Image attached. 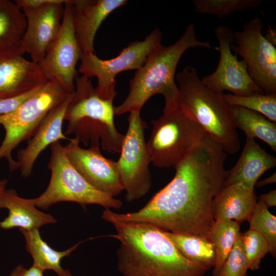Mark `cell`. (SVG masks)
Here are the masks:
<instances>
[{"mask_svg": "<svg viewBox=\"0 0 276 276\" xmlns=\"http://www.w3.org/2000/svg\"><path fill=\"white\" fill-rule=\"evenodd\" d=\"M80 143L75 137L64 146L71 163L96 190L113 198L119 195L124 188L117 162L104 157L100 147L84 149Z\"/></svg>", "mask_w": 276, "mask_h": 276, "instance_id": "obj_14", "label": "cell"}, {"mask_svg": "<svg viewBox=\"0 0 276 276\" xmlns=\"http://www.w3.org/2000/svg\"><path fill=\"white\" fill-rule=\"evenodd\" d=\"M276 165V158L258 144L255 139L246 137V142L239 160L227 170L225 185L241 184L254 190L259 177Z\"/></svg>", "mask_w": 276, "mask_h": 276, "instance_id": "obj_19", "label": "cell"}, {"mask_svg": "<svg viewBox=\"0 0 276 276\" xmlns=\"http://www.w3.org/2000/svg\"><path fill=\"white\" fill-rule=\"evenodd\" d=\"M276 181V174L275 173H274L271 176L267 177L266 178L260 181H257L255 186L258 187L268 185L269 184H272L275 183Z\"/></svg>", "mask_w": 276, "mask_h": 276, "instance_id": "obj_35", "label": "cell"}, {"mask_svg": "<svg viewBox=\"0 0 276 276\" xmlns=\"http://www.w3.org/2000/svg\"><path fill=\"white\" fill-rule=\"evenodd\" d=\"M125 0H72L74 28L82 53H95L96 33L106 18Z\"/></svg>", "mask_w": 276, "mask_h": 276, "instance_id": "obj_18", "label": "cell"}, {"mask_svg": "<svg viewBox=\"0 0 276 276\" xmlns=\"http://www.w3.org/2000/svg\"><path fill=\"white\" fill-rule=\"evenodd\" d=\"M240 230V223L234 220L215 221L208 235V238L213 243L215 250L213 276H219L224 263L241 233Z\"/></svg>", "mask_w": 276, "mask_h": 276, "instance_id": "obj_26", "label": "cell"}, {"mask_svg": "<svg viewBox=\"0 0 276 276\" xmlns=\"http://www.w3.org/2000/svg\"><path fill=\"white\" fill-rule=\"evenodd\" d=\"M237 128L246 137L258 138L276 151V124L262 114L239 106H231Z\"/></svg>", "mask_w": 276, "mask_h": 276, "instance_id": "obj_24", "label": "cell"}, {"mask_svg": "<svg viewBox=\"0 0 276 276\" xmlns=\"http://www.w3.org/2000/svg\"><path fill=\"white\" fill-rule=\"evenodd\" d=\"M262 0H194L196 12L222 18L235 12H241L260 6Z\"/></svg>", "mask_w": 276, "mask_h": 276, "instance_id": "obj_28", "label": "cell"}, {"mask_svg": "<svg viewBox=\"0 0 276 276\" xmlns=\"http://www.w3.org/2000/svg\"><path fill=\"white\" fill-rule=\"evenodd\" d=\"M73 94H69L62 103L47 114L27 146L18 151L17 162L22 177L27 178L31 174L38 156L48 146L60 140H70L62 132V127Z\"/></svg>", "mask_w": 276, "mask_h": 276, "instance_id": "obj_16", "label": "cell"}, {"mask_svg": "<svg viewBox=\"0 0 276 276\" xmlns=\"http://www.w3.org/2000/svg\"><path fill=\"white\" fill-rule=\"evenodd\" d=\"M163 231L185 258L211 268L214 267L216 257L215 247L208 237Z\"/></svg>", "mask_w": 276, "mask_h": 276, "instance_id": "obj_25", "label": "cell"}, {"mask_svg": "<svg viewBox=\"0 0 276 276\" xmlns=\"http://www.w3.org/2000/svg\"><path fill=\"white\" fill-rule=\"evenodd\" d=\"M243 249L248 269L258 270L262 259L269 253V246L266 239L259 233L249 229L240 234Z\"/></svg>", "mask_w": 276, "mask_h": 276, "instance_id": "obj_30", "label": "cell"}, {"mask_svg": "<svg viewBox=\"0 0 276 276\" xmlns=\"http://www.w3.org/2000/svg\"><path fill=\"white\" fill-rule=\"evenodd\" d=\"M204 48L218 50L208 41L198 40L194 25L187 26L182 36L173 44L157 47L144 64L129 81V91L124 101L114 107V114L140 111L146 102L156 94L165 100L163 111L178 106L179 90L175 82L176 70L183 54L189 49Z\"/></svg>", "mask_w": 276, "mask_h": 276, "instance_id": "obj_3", "label": "cell"}, {"mask_svg": "<svg viewBox=\"0 0 276 276\" xmlns=\"http://www.w3.org/2000/svg\"><path fill=\"white\" fill-rule=\"evenodd\" d=\"M259 200L262 201L268 208L275 206L276 205L275 190L261 195L259 197Z\"/></svg>", "mask_w": 276, "mask_h": 276, "instance_id": "obj_34", "label": "cell"}, {"mask_svg": "<svg viewBox=\"0 0 276 276\" xmlns=\"http://www.w3.org/2000/svg\"><path fill=\"white\" fill-rule=\"evenodd\" d=\"M175 78L178 84V106L226 153H237L240 148L237 128L231 107L223 100L221 95L206 87L194 67L187 66Z\"/></svg>", "mask_w": 276, "mask_h": 276, "instance_id": "obj_5", "label": "cell"}, {"mask_svg": "<svg viewBox=\"0 0 276 276\" xmlns=\"http://www.w3.org/2000/svg\"><path fill=\"white\" fill-rule=\"evenodd\" d=\"M19 230L24 236L26 250L33 258V265L43 271L45 270H54L58 276H72L70 271L61 267V261L64 257L69 256L84 241L78 242L65 250L60 251L51 247L42 239L38 229Z\"/></svg>", "mask_w": 276, "mask_h": 276, "instance_id": "obj_23", "label": "cell"}, {"mask_svg": "<svg viewBox=\"0 0 276 276\" xmlns=\"http://www.w3.org/2000/svg\"><path fill=\"white\" fill-rule=\"evenodd\" d=\"M264 35L265 37L270 42L274 45V43L275 44V33L272 29L269 28L267 33Z\"/></svg>", "mask_w": 276, "mask_h": 276, "instance_id": "obj_36", "label": "cell"}, {"mask_svg": "<svg viewBox=\"0 0 276 276\" xmlns=\"http://www.w3.org/2000/svg\"><path fill=\"white\" fill-rule=\"evenodd\" d=\"M48 81L38 65L23 55L0 54V99L23 95Z\"/></svg>", "mask_w": 276, "mask_h": 276, "instance_id": "obj_17", "label": "cell"}, {"mask_svg": "<svg viewBox=\"0 0 276 276\" xmlns=\"http://www.w3.org/2000/svg\"><path fill=\"white\" fill-rule=\"evenodd\" d=\"M7 180L3 179L0 180V199L4 192L6 190V187L7 185Z\"/></svg>", "mask_w": 276, "mask_h": 276, "instance_id": "obj_37", "label": "cell"}, {"mask_svg": "<svg viewBox=\"0 0 276 276\" xmlns=\"http://www.w3.org/2000/svg\"><path fill=\"white\" fill-rule=\"evenodd\" d=\"M151 121L153 127L146 142L152 164L174 167L200 142L205 134L201 126L180 106L163 111Z\"/></svg>", "mask_w": 276, "mask_h": 276, "instance_id": "obj_6", "label": "cell"}, {"mask_svg": "<svg viewBox=\"0 0 276 276\" xmlns=\"http://www.w3.org/2000/svg\"><path fill=\"white\" fill-rule=\"evenodd\" d=\"M26 25L25 14L14 1L0 0V54H21Z\"/></svg>", "mask_w": 276, "mask_h": 276, "instance_id": "obj_22", "label": "cell"}, {"mask_svg": "<svg viewBox=\"0 0 276 276\" xmlns=\"http://www.w3.org/2000/svg\"><path fill=\"white\" fill-rule=\"evenodd\" d=\"M240 234L224 263L219 276H246L248 267Z\"/></svg>", "mask_w": 276, "mask_h": 276, "instance_id": "obj_31", "label": "cell"}, {"mask_svg": "<svg viewBox=\"0 0 276 276\" xmlns=\"http://www.w3.org/2000/svg\"><path fill=\"white\" fill-rule=\"evenodd\" d=\"M2 208L9 211L8 216L0 222V227L4 229L19 227L30 231L56 222L52 215L38 210L31 199L19 197L12 189L5 190L2 194L0 209Z\"/></svg>", "mask_w": 276, "mask_h": 276, "instance_id": "obj_21", "label": "cell"}, {"mask_svg": "<svg viewBox=\"0 0 276 276\" xmlns=\"http://www.w3.org/2000/svg\"><path fill=\"white\" fill-rule=\"evenodd\" d=\"M70 94L58 82L49 81L12 112L0 116L5 131L0 146V160L8 162L10 171L19 169L12 152L21 143L29 140L47 114Z\"/></svg>", "mask_w": 276, "mask_h": 276, "instance_id": "obj_8", "label": "cell"}, {"mask_svg": "<svg viewBox=\"0 0 276 276\" xmlns=\"http://www.w3.org/2000/svg\"><path fill=\"white\" fill-rule=\"evenodd\" d=\"M214 32L219 42V60L214 72L202 78L203 84L219 95L224 91L241 96L265 94L249 76L244 61L239 60L232 53L231 43L234 41V32L224 25L216 27Z\"/></svg>", "mask_w": 276, "mask_h": 276, "instance_id": "obj_13", "label": "cell"}, {"mask_svg": "<svg viewBox=\"0 0 276 276\" xmlns=\"http://www.w3.org/2000/svg\"><path fill=\"white\" fill-rule=\"evenodd\" d=\"M10 276H44L43 271L33 264L28 269L21 265L16 267L11 272Z\"/></svg>", "mask_w": 276, "mask_h": 276, "instance_id": "obj_33", "label": "cell"}, {"mask_svg": "<svg viewBox=\"0 0 276 276\" xmlns=\"http://www.w3.org/2000/svg\"><path fill=\"white\" fill-rule=\"evenodd\" d=\"M68 0H51L33 8L21 9L26 18V28L22 38L20 52L28 54L37 64L57 36L61 27L64 5Z\"/></svg>", "mask_w": 276, "mask_h": 276, "instance_id": "obj_15", "label": "cell"}, {"mask_svg": "<svg viewBox=\"0 0 276 276\" xmlns=\"http://www.w3.org/2000/svg\"><path fill=\"white\" fill-rule=\"evenodd\" d=\"M229 106H239L258 112L276 122V94H257L241 96L231 93L221 94Z\"/></svg>", "mask_w": 276, "mask_h": 276, "instance_id": "obj_27", "label": "cell"}, {"mask_svg": "<svg viewBox=\"0 0 276 276\" xmlns=\"http://www.w3.org/2000/svg\"><path fill=\"white\" fill-rule=\"evenodd\" d=\"M117 268L123 276H204L211 268L191 261L156 226L145 223L115 222Z\"/></svg>", "mask_w": 276, "mask_h": 276, "instance_id": "obj_2", "label": "cell"}, {"mask_svg": "<svg viewBox=\"0 0 276 276\" xmlns=\"http://www.w3.org/2000/svg\"><path fill=\"white\" fill-rule=\"evenodd\" d=\"M226 152L205 133L200 142L174 168V177L139 211L118 213L105 208L110 223H145L166 232L208 238L215 222L212 203L225 185Z\"/></svg>", "mask_w": 276, "mask_h": 276, "instance_id": "obj_1", "label": "cell"}, {"mask_svg": "<svg viewBox=\"0 0 276 276\" xmlns=\"http://www.w3.org/2000/svg\"><path fill=\"white\" fill-rule=\"evenodd\" d=\"M42 86L17 97L0 99V116L13 111L25 100L39 90Z\"/></svg>", "mask_w": 276, "mask_h": 276, "instance_id": "obj_32", "label": "cell"}, {"mask_svg": "<svg viewBox=\"0 0 276 276\" xmlns=\"http://www.w3.org/2000/svg\"><path fill=\"white\" fill-rule=\"evenodd\" d=\"M81 54L74 28L72 0H68L64 5L59 31L37 64L48 81H56L68 94H73L76 65Z\"/></svg>", "mask_w": 276, "mask_h": 276, "instance_id": "obj_12", "label": "cell"}, {"mask_svg": "<svg viewBox=\"0 0 276 276\" xmlns=\"http://www.w3.org/2000/svg\"><path fill=\"white\" fill-rule=\"evenodd\" d=\"M162 33L159 29L152 31L142 41L136 40L123 48L116 57L103 60L94 53H82L79 72L88 78H97L95 87L101 97L113 101L117 92L115 89L116 77L128 70H139L153 51L161 44Z\"/></svg>", "mask_w": 276, "mask_h": 276, "instance_id": "obj_9", "label": "cell"}, {"mask_svg": "<svg viewBox=\"0 0 276 276\" xmlns=\"http://www.w3.org/2000/svg\"><path fill=\"white\" fill-rule=\"evenodd\" d=\"M263 26L259 17L245 22L234 32L231 50L242 57L249 76L265 94H276V48L262 34Z\"/></svg>", "mask_w": 276, "mask_h": 276, "instance_id": "obj_11", "label": "cell"}, {"mask_svg": "<svg viewBox=\"0 0 276 276\" xmlns=\"http://www.w3.org/2000/svg\"><path fill=\"white\" fill-rule=\"evenodd\" d=\"M128 127L117 162L121 182L128 202L139 200L151 187L149 168L151 158L145 139L147 126L140 111L129 112Z\"/></svg>", "mask_w": 276, "mask_h": 276, "instance_id": "obj_10", "label": "cell"}, {"mask_svg": "<svg viewBox=\"0 0 276 276\" xmlns=\"http://www.w3.org/2000/svg\"><path fill=\"white\" fill-rule=\"evenodd\" d=\"M249 229L261 234L267 241L269 253L276 256V217L261 200L257 202L254 210L248 221Z\"/></svg>", "mask_w": 276, "mask_h": 276, "instance_id": "obj_29", "label": "cell"}, {"mask_svg": "<svg viewBox=\"0 0 276 276\" xmlns=\"http://www.w3.org/2000/svg\"><path fill=\"white\" fill-rule=\"evenodd\" d=\"M48 169L51 178L46 190L39 196L31 199L37 207L46 210L61 201H71L82 205L95 204L105 208L121 209L123 202L94 188L74 167L59 142L51 146Z\"/></svg>", "mask_w": 276, "mask_h": 276, "instance_id": "obj_7", "label": "cell"}, {"mask_svg": "<svg viewBox=\"0 0 276 276\" xmlns=\"http://www.w3.org/2000/svg\"><path fill=\"white\" fill-rule=\"evenodd\" d=\"M257 202L255 189L239 183L225 185L212 203L214 219H230L240 224L248 221Z\"/></svg>", "mask_w": 276, "mask_h": 276, "instance_id": "obj_20", "label": "cell"}, {"mask_svg": "<svg viewBox=\"0 0 276 276\" xmlns=\"http://www.w3.org/2000/svg\"><path fill=\"white\" fill-rule=\"evenodd\" d=\"M75 86L64 117L68 122L64 134H75L85 146L100 147L101 143L103 150L120 153L124 135L115 126L113 101L99 96L85 76H77Z\"/></svg>", "mask_w": 276, "mask_h": 276, "instance_id": "obj_4", "label": "cell"}]
</instances>
